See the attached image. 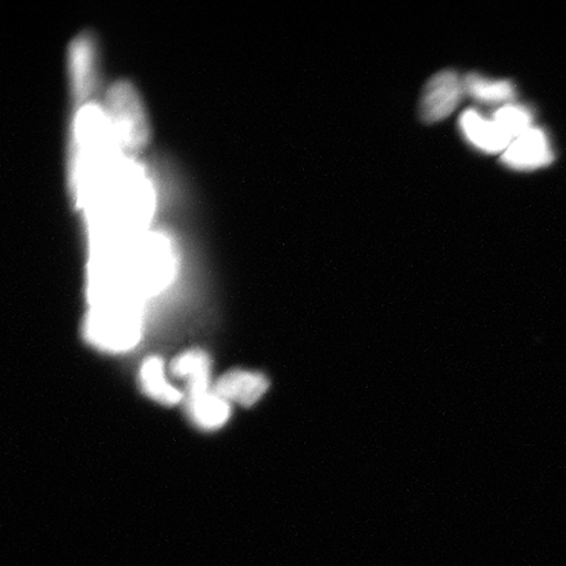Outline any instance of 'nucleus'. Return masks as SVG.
Wrapping results in <instances>:
<instances>
[{
	"label": "nucleus",
	"mask_w": 566,
	"mask_h": 566,
	"mask_svg": "<svg viewBox=\"0 0 566 566\" xmlns=\"http://www.w3.org/2000/svg\"><path fill=\"white\" fill-rule=\"evenodd\" d=\"M210 357L196 354L184 360L179 379L187 381L186 405L190 420L203 430H217L229 421L230 402L210 387Z\"/></svg>",
	"instance_id": "f257e3e1"
},
{
	"label": "nucleus",
	"mask_w": 566,
	"mask_h": 566,
	"mask_svg": "<svg viewBox=\"0 0 566 566\" xmlns=\"http://www.w3.org/2000/svg\"><path fill=\"white\" fill-rule=\"evenodd\" d=\"M105 118L112 137L124 150L136 151L146 145V113L136 88L130 83L118 82L109 90Z\"/></svg>",
	"instance_id": "f03ea898"
},
{
	"label": "nucleus",
	"mask_w": 566,
	"mask_h": 566,
	"mask_svg": "<svg viewBox=\"0 0 566 566\" xmlns=\"http://www.w3.org/2000/svg\"><path fill=\"white\" fill-rule=\"evenodd\" d=\"M465 95L464 80L454 70H443L428 82L421 98V118L427 124L443 122Z\"/></svg>",
	"instance_id": "7ed1b4c3"
},
{
	"label": "nucleus",
	"mask_w": 566,
	"mask_h": 566,
	"mask_svg": "<svg viewBox=\"0 0 566 566\" xmlns=\"http://www.w3.org/2000/svg\"><path fill=\"white\" fill-rule=\"evenodd\" d=\"M501 160L509 168L528 171L548 166L554 160V153L546 133L537 127H531L509 145Z\"/></svg>",
	"instance_id": "20e7f679"
},
{
	"label": "nucleus",
	"mask_w": 566,
	"mask_h": 566,
	"mask_svg": "<svg viewBox=\"0 0 566 566\" xmlns=\"http://www.w3.org/2000/svg\"><path fill=\"white\" fill-rule=\"evenodd\" d=\"M71 86L76 101L84 102L96 86V49L91 35L83 33L70 49Z\"/></svg>",
	"instance_id": "39448f33"
},
{
	"label": "nucleus",
	"mask_w": 566,
	"mask_h": 566,
	"mask_svg": "<svg viewBox=\"0 0 566 566\" xmlns=\"http://www.w3.org/2000/svg\"><path fill=\"white\" fill-rule=\"evenodd\" d=\"M460 130L470 145L485 154H504L512 140L500 129L494 119L470 108L460 116Z\"/></svg>",
	"instance_id": "423d86ee"
},
{
	"label": "nucleus",
	"mask_w": 566,
	"mask_h": 566,
	"mask_svg": "<svg viewBox=\"0 0 566 566\" xmlns=\"http://www.w3.org/2000/svg\"><path fill=\"white\" fill-rule=\"evenodd\" d=\"M269 388L265 375L254 371L232 370L224 374L214 386L216 392L228 402L252 407L263 398Z\"/></svg>",
	"instance_id": "0eeeda50"
},
{
	"label": "nucleus",
	"mask_w": 566,
	"mask_h": 566,
	"mask_svg": "<svg viewBox=\"0 0 566 566\" xmlns=\"http://www.w3.org/2000/svg\"><path fill=\"white\" fill-rule=\"evenodd\" d=\"M140 386L144 391L155 401L163 406L172 407L186 399V396L166 378L165 363L159 357L145 359L139 371Z\"/></svg>",
	"instance_id": "6e6552de"
},
{
	"label": "nucleus",
	"mask_w": 566,
	"mask_h": 566,
	"mask_svg": "<svg viewBox=\"0 0 566 566\" xmlns=\"http://www.w3.org/2000/svg\"><path fill=\"white\" fill-rule=\"evenodd\" d=\"M465 94L483 104H509L515 96L512 82L491 80L479 74H469L464 77Z\"/></svg>",
	"instance_id": "1a4fd4ad"
},
{
	"label": "nucleus",
	"mask_w": 566,
	"mask_h": 566,
	"mask_svg": "<svg viewBox=\"0 0 566 566\" xmlns=\"http://www.w3.org/2000/svg\"><path fill=\"white\" fill-rule=\"evenodd\" d=\"M494 123L500 126L512 142L533 126V113L526 106L516 104L502 105L493 113Z\"/></svg>",
	"instance_id": "9d476101"
}]
</instances>
